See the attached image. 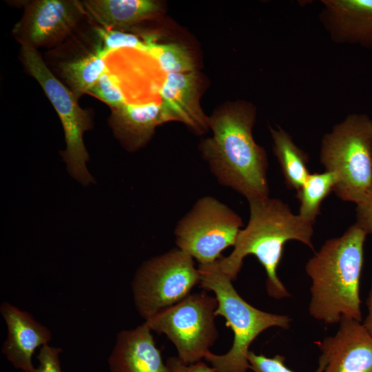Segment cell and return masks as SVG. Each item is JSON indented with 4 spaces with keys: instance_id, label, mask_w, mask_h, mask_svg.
Wrapping results in <instances>:
<instances>
[{
    "instance_id": "28",
    "label": "cell",
    "mask_w": 372,
    "mask_h": 372,
    "mask_svg": "<svg viewBox=\"0 0 372 372\" xmlns=\"http://www.w3.org/2000/svg\"><path fill=\"white\" fill-rule=\"evenodd\" d=\"M371 280L370 289L366 301L367 312L362 323L366 330L372 336V276Z\"/></svg>"
},
{
    "instance_id": "3",
    "label": "cell",
    "mask_w": 372,
    "mask_h": 372,
    "mask_svg": "<svg viewBox=\"0 0 372 372\" xmlns=\"http://www.w3.org/2000/svg\"><path fill=\"white\" fill-rule=\"evenodd\" d=\"M254 122V112L248 107L220 112L209 120L213 136L200 147L218 182L248 202L269 197L267 157L253 138Z\"/></svg>"
},
{
    "instance_id": "11",
    "label": "cell",
    "mask_w": 372,
    "mask_h": 372,
    "mask_svg": "<svg viewBox=\"0 0 372 372\" xmlns=\"http://www.w3.org/2000/svg\"><path fill=\"white\" fill-rule=\"evenodd\" d=\"M0 312L8 331L2 353L15 369L23 372H36L32 355L37 348L48 344L52 338L51 331L30 313L9 302L1 304Z\"/></svg>"
},
{
    "instance_id": "19",
    "label": "cell",
    "mask_w": 372,
    "mask_h": 372,
    "mask_svg": "<svg viewBox=\"0 0 372 372\" xmlns=\"http://www.w3.org/2000/svg\"><path fill=\"white\" fill-rule=\"evenodd\" d=\"M105 56L99 44L92 53L62 64L63 76L76 96L88 92L107 70Z\"/></svg>"
},
{
    "instance_id": "18",
    "label": "cell",
    "mask_w": 372,
    "mask_h": 372,
    "mask_svg": "<svg viewBox=\"0 0 372 372\" xmlns=\"http://www.w3.org/2000/svg\"><path fill=\"white\" fill-rule=\"evenodd\" d=\"M273 140V151L280 164L286 185L296 192L310 174L309 156L293 141L289 134L278 126L269 127Z\"/></svg>"
},
{
    "instance_id": "4",
    "label": "cell",
    "mask_w": 372,
    "mask_h": 372,
    "mask_svg": "<svg viewBox=\"0 0 372 372\" xmlns=\"http://www.w3.org/2000/svg\"><path fill=\"white\" fill-rule=\"evenodd\" d=\"M200 285L212 291L218 301L216 316L224 317L233 331L231 349L225 354L207 353L205 359L216 372H247L249 368V347L263 331L271 327L288 329L291 319L287 315L260 310L245 301L237 292L232 280L219 268L217 261L198 265Z\"/></svg>"
},
{
    "instance_id": "17",
    "label": "cell",
    "mask_w": 372,
    "mask_h": 372,
    "mask_svg": "<svg viewBox=\"0 0 372 372\" xmlns=\"http://www.w3.org/2000/svg\"><path fill=\"white\" fill-rule=\"evenodd\" d=\"M81 4L105 28L132 25L160 8L159 4L152 0H86Z\"/></svg>"
},
{
    "instance_id": "26",
    "label": "cell",
    "mask_w": 372,
    "mask_h": 372,
    "mask_svg": "<svg viewBox=\"0 0 372 372\" xmlns=\"http://www.w3.org/2000/svg\"><path fill=\"white\" fill-rule=\"evenodd\" d=\"M366 234L372 235V192L356 204V223Z\"/></svg>"
},
{
    "instance_id": "15",
    "label": "cell",
    "mask_w": 372,
    "mask_h": 372,
    "mask_svg": "<svg viewBox=\"0 0 372 372\" xmlns=\"http://www.w3.org/2000/svg\"><path fill=\"white\" fill-rule=\"evenodd\" d=\"M159 94L165 121L178 120L196 131H203L209 125L198 105L194 72L167 74Z\"/></svg>"
},
{
    "instance_id": "22",
    "label": "cell",
    "mask_w": 372,
    "mask_h": 372,
    "mask_svg": "<svg viewBox=\"0 0 372 372\" xmlns=\"http://www.w3.org/2000/svg\"><path fill=\"white\" fill-rule=\"evenodd\" d=\"M96 32L102 41L99 45L105 56L112 50L124 48L147 50V39L141 41L134 34L105 28H97Z\"/></svg>"
},
{
    "instance_id": "6",
    "label": "cell",
    "mask_w": 372,
    "mask_h": 372,
    "mask_svg": "<svg viewBox=\"0 0 372 372\" xmlns=\"http://www.w3.org/2000/svg\"><path fill=\"white\" fill-rule=\"evenodd\" d=\"M200 284L194 258L178 247L152 257L137 269L132 282L135 307L146 320L179 302Z\"/></svg>"
},
{
    "instance_id": "13",
    "label": "cell",
    "mask_w": 372,
    "mask_h": 372,
    "mask_svg": "<svg viewBox=\"0 0 372 372\" xmlns=\"http://www.w3.org/2000/svg\"><path fill=\"white\" fill-rule=\"evenodd\" d=\"M152 329L144 322L120 331L108 358L111 372H172L156 345Z\"/></svg>"
},
{
    "instance_id": "16",
    "label": "cell",
    "mask_w": 372,
    "mask_h": 372,
    "mask_svg": "<svg viewBox=\"0 0 372 372\" xmlns=\"http://www.w3.org/2000/svg\"><path fill=\"white\" fill-rule=\"evenodd\" d=\"M161 105L125 103L114 109L112 124L117 134L130 148H137L152 135L155 127L165 122Z\"/></svg>"
},
{
    "instance_id": "5",
    "label": "cell",
    "mask_w": 372,
    "mask_h": 372,
    "mask_svg": "<svg viewBox=\"0 0 372 372\" xmlns=\"http://www.w3.org/2000/svg\"><path fill=\"white\" fill-rule=\"evenodd\" d=\"M320 161L336 176L337 196L360 203L372 192V119L353 113L335 125L322 138Z\"/></svg>"
},
{
    "instance_id": "25",
    "label": "cell",
    "mask_w": 372,
    "mask_h": 372,
    "mask_svg": "<svg viewBox=\"0 0 372 372\" xmlns=\"http://www.w3.org/2000/svg\"><path fill=\"white\" fill-rule=\"evenodd\" d=\"M62 349L59 347L50 346L41 347L37 355L39 365L36 372H62L59 355Z\"/></svg>"
},
{
    "instance_id": "20",
    "label": "cell",
    "mask_w": 372,
    "mask_h": 372,
    "mask_svg": "<svg viewBox=\"0 0 372 372\" xmlns=\"http://www.w3.org/2000/svg\"><path fill=\"white\" fill-rule=\"evenodd\" d=\"M335 175L329 171L310 174L296 192L300 203L299 215L314 224L320 212L322 201L333 192L336 185Z\"/></svg>"
},
{
    "instance_id": "24",
    "label": "cell",
    "mask_w": 372,
    "mask_h": 372,
    "mask_svg": "<svg viewBox=\"0 0 372 372\" xmlns=\"http://www.w3.org/2000/svg\"><path fill=\"white\" fill-rule=\"evenodd\" d=\"M248 361L254 372H296L285 364V358L282 355L267 357L250 351ZM315 372H322V366L318 364Z\"/></svg>"
},
{
    "instance_id": "9",
    "label": "cell",
    "mask_w": 372,
    "mask_h": 372,
    "mask_svg": "<svg viewBox=\"0 0 372 372\" xmlns=\"http://www.w3.org/2000/svg\"><path fill=\"white\" fill-rule=\"evenodd\" d=\"M24 63L39 82L61 121L66 149L62 154L69 174L83 185L94 182L87 170L89 155L83 143V133L91 127L88 113L81 108L76 96L68 90L46 66L34 46L23 42Z\"/></svg>"
},
{
    "instance_id": "8",
    "label": "cell",
    "mask_w": 372,
    "mask_h": 372,
    "mask_svg": "<svg viewBox=\"0 0 372 372\" xmlns=\"http://www.w3.org/2000/svg\"><path fill=\"white\" fill-rule=\"evenodd\" d=\"M242 226V218L231 208L205 196L178 222L174 229L176 244L198 265L211 264L222 258L225 249L234 246Z\"/></svg>"
},
{
    "instance_id": "2",
    "label": "cell",
    "mask_w": 372,
    "mask_h": 372,
    "mask_svg": "<svg viewBox=\"0 0 372 372\" xmlns=\"http://www.w3.org/2000/svg\"><path fill=\"white\" fill-rule=\"evenodd\" d=\"M249 205L248 224L240 230L232 252L218 260V265L234 281L244 258L253 255L266 271L269 296L278 300L288 298L291 294L277 273L284 245L288 241L297 240L314 250V224L294 214L287 203L278 198L268 197L249 201Z\"/></svg>"
},
{
    "instance_id": "1",
    "label": "cell",
    "mask_w": 372,
    "mask_h": 372,
    "mask_svg": "<svg viewBox=\"0 0 372 372\" xmlns=\"http://www.w3.org/2000/svg\"><path fill=\"white\" fill-rule=\"evenodd\" d=\"M366 233L357 224L325 241L306 264L311 280L309 315L332 325L342 318L362 322L360 278Z\"/></svg>"
},
{
    "instance_id": "21",
    "label": "cell",
    "mask_w": 372,
    "mask_h": 372,
    "mask_svg": "<svg viewBox=\"0 0 372 372\" xmlns=\"http://www.w3.org/2000/svg\"><path fill=\"white\" fill-rule=\"evenodd\" d=\"M147 52L167 74L194 72L193 59L184 45L177 43H156L149 39H147Z\"/></svg>"
},
{
    "instance_id": "27",
    "label": "cell",
    "mask_w": 372,
    "mask_h": 372,
    "mask_svg": "<svg viewBox=\"0 0 372 372\" xmlns=\"http://www.w3.org/2000/svg\"><path fill=\"white\" fill-rule=\"evenodd\" d=\"M166 362L172 372H216L213 367L202 361L187 365L183 364L178 357H170Z\"/></svg>"
},
{
    "instance_id": "10",
    "label": "cell",
    "mask_w": 372,
    "mask_h": 372,
    "mask_svg": "<svg viewBox=\"0 0 372 372\" xmlns=\"http://www.w3.org/2000/svg\"><path fill=\"white\" fill-rule=\"evenodd\" d=\"M316 344L322 372H372V336L362 322L342 318L336 333Z\"/></svg>"
},
{
    "instance_id": "14",
    "label": "cell",
    "mask_w": 372,
    "mask_h": 372,
    "mask_svg": "<svg viewBox=\"0 0 372 372\" xmlns=\"http://www.w3.org/2000/svg\"><path fill=\"white\" fill-rule=\"evenodd\" d=\"M83 8L81 3L77 1H34L23 25V42L34 46L63 36L75 25Z\"/></svg>"
},
{
    "instance_id": "23",
    "label": "cell",
    "mask_w": 372,
    "mask_h": 372,
    "mask_svg": "<svg viewBox=\"0 0 372 372\" xmlns=\"http://www.w3.org/2000/svg\"><path fill=\"white\" fill-rule=\"evenodd\" d=\"M87 93L105 102L113 110L127 103L118 77L107 69Z\"/></svg>"
},
{
    "instance_id": "7",
    "label": "cell",
    "mask_w": 372,
    "mask_h": 372,
    "mask_svg": "<svg viewBox=\"0 0 372 372\" xmlns=\"http://www.w3.org/2000/svg\"><path fill=\"white\" fill-rule=\"evenodd\" d=\"M218 301L206 292L190 293L145 322L152 331L165 334L185 364L201 361L218 337L215 324Z\"/></svg>"
},
{
    "instance_id": "12",
    "label": "cell",
    "mask_w": 372,
    "mask_h": 372,
    "mask_svg": "<svg viewBox=\"0 0 372 372\" xmlns=\"http://www.w3.org/2000/svg\"><path fill=\"white\" fill-rule=\"evenodd\" d=\"M320 20L335 43L372 48V0H323Z\"/></svg>"
}]
</instances>
